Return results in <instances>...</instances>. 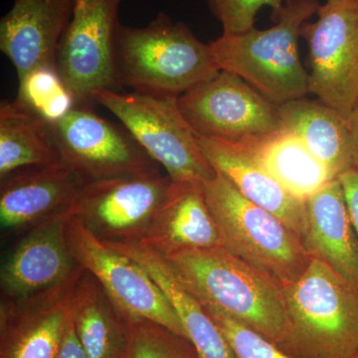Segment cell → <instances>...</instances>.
Listing matches in <instances>:
<instances>
[{
	"label": "cell",
	"instance_id": "1",
	"mask_svg": "<svg viewBox=\"0 0 358 358\" xmlns=\"http://www.w3.org/2000/svg\"><path fill=\"white\" fill-rule=\"evenodd\" d=\"M162 255L204 308L238 320L289 353L291 324L284 286L277 280L223 247Z\"/></svg>",
	"mask_w": 358,
	"mask_h": 358
},
{
	"label": "cell",
	"instance_id": "2",
	"mask_svg": "<svg viewBox=\"0 0 358 358\" xmlns=\"http://www.w3.org/2000/svg\"><path fill=\"white\" fill-rule=\"evenodd\" d=\"M319 0H286L275 24L222 34L210 47L219 70L241 77L275 105L308 95V72L299 52L301 26L317 14Z\"/></svg>",
	"mask_w": 358,
	"mask_h": 358
},
{
	"label": "cell",
	"instance_id": "3",
	"mask_svg": "<svg viewBox=\"0 0 358 358\" xmlns=\"http://www.w3.org/2000/svg\"><path fill=\"white\" fill-rule=\"evenodd\" d=\"M117 71L121 87L179 96L219 68L210 44L200 41L185 23L160 13L145 27L120 25Z\"/></svg>",
	"mask_w": 358,
	"mask_h": 358
},
{
	"label": "cell",
	"instance_id": "4",
	"mask_svg": "<svg viewBox=\"0 0 358 358\" xmlns=\"http://www.w3.org/2000/svg\"><path fill=\"white\" fill-rule=\"evenodd\" d=\"M221 247L287 287L312 257L300 237L274 214L244 197L220 174L201 185Z\"/></svg>",
	"mask_w": 358,
	"mask_h": 358
},
{
	"label": "cell",
	"instance_id": "5",
	"mask_svg": "<svg viewBox=\"0 0 358 358\" xmlns=\"http://www.w3.org/2000/svg\"><path fill=\"white\" fill-rule=\"evenodd\" d=\"M284 292L292 355L352 358L358 355V291L331 266L312 258L307 270L284 287Z\"/></svg>",
	"mask_w": 358,
	"mask_h": 358
},
{
	"label": "cell",
	"instance_id": "6",
	"mask_svg": "<svg viewBox=\"0 0 358 358\" xmlns=\"http://www.w3.org/2000/svg\"><path fill=\"white\" fill-rule=\"evenodd\" d=\"M95 103L121 121L134 140L173 181L203 185L216 171L178 107V96L102 90Z\"/></svg>",
	"mask_w": 358,
	"mask_h": 358
},
{
	"label": "cell",
	"instance_id": "7",
	"mask_svg": "<svg viewBox=\"0 0 358 358\" xmlns=\"http://www.w3.org/2000/svg\"><path fill=\"white\" fill-rule=\"evenodd\" d=\"M178 107L195 134L204 138L253 147L282 131L278 106L225 70L181 94Z\"/></svg>",
	"mask_w": 358,
	"mask_h": 358
},
{
	"label": "cell",
	"instance_id": "8",
	"mask_svg": "<svg viewBox=\"0 0 358 358\" xmlns=\"http://www.w3.org/2000/svg\"><path fill=\"white\" fill-rule=\"evenodd\" d=\"M124 0H74L59 45L57 72L77 105L95 103L102 90L120 92L117 71L119 10Z\"/></svg>",
	"mask_w": 358,
	"mask_h": 358
},
{
	"label": "cell",
	"instance_id": "9",
	"mask_svg": "<svg viewBox=\"0 0 358 358\" xmlns=\"http://www.w3.org/2000/svg\"><path fill=\"white\" fill-rule=\"evenodd\" d=\"M301 26L308 44V94L350 117L358 103V0H327Z\"/></svg>",
	"mask_w": 358,
	"mask_h": 358
},
{
	"label": "cell",
	"instance_id": "10",
	"mask_svg": "<svg viewBox=\"0 0 358 358\" xmlns=\"http://www.w3.org/2000/svg\"><path fill=\"white\" fill-rule=\"evenodd\" d=\"M66 235L78 265L100 282L127 319L152 320L187 338L166 294L145 268L94 236L73 214L68 218Z\"/></svg>",
	"mask_w": 358,
	"mask_h": 358
},
{
	"label": "cell",
	"instance_id": "11",
	"mask_svg": "<svg viewBox=\"0 0 358 358\" xmlns=\"http://www.w3.org/2000/svg\"><path fill=\"white\" fill-rule=\"evenodd\" d=\"M61 160L85 183L159 171L124 126L76 105L52 124Z\"/></svg>",
	"mask_w": 358,
	"mask_h": 358
},
{
	"label": "cell",
	"instance_id": "12",
	"mask_svg": "<svg viewBox=\"0 0 358 358\" xmlns=\"http://www.w3.org/2000/svg\"><path fill=\"white\" fill-rule=\"evenodd\" d=\"M171 181L157 171L87 182L71 213L101 241H141L155 222Z\"/></svg>",
	"mask_w": 358,
	"mask_h": 358
},
{
	"label": "cell",
	"instance_id": "13",
	"mask_svg": "<svg viewBox=\"0 0 358 358\" xmlns=\"http://www.w3.org/2000/svg\"><path fill=\"white\" fill-rule=\"evenodd\" d=\"M84 268L64 281L20 299L2 298L0 358H56L72 320L73 298Z\"/></svg>",
	"mask_w": 358,
	"mask_h": 358
},
{
	"label": "cell",
	"instance_id": "14",
	"mask_svg": "<svg viewBox=\"0 0 358 358\" xmlns=\"http://www.w3.org/2000/svg\"><path fill=\"white\" fill-rule=\"evenodd\" d=\"M74 0H14L0 20V50L18 81L42 68L57 70L61 38L72 17Z\"/></svg>",
	"mask_w": 358,
	"mask_h": 358
},
{
	"label": "cell",
	"instance_id": "15",
	"mask_svg": "<svg viewBox=\"0 0 358 358\" xmlns=\"http://www.w3.org/2000/svg\"><path fill=\"white\" fill-rule=\"evenodd\" d=\"M0 181V222L3 230L32 228L71 212L85 185L62 160L20 169Z\"/></svg>",
	"mask_w": 358,
	"mask_h": 358
},
{
	"label": "cell",
	"instance_id": "16",
	"mask_svg": "<svg viewBox=\"0 0 358 358\" xmlns=\"http://www.w3.org/2000/svg\"><path fill=\"white\" fill-rule=\"evenodd\" d=\"M202 154L216 173L246 197L282 220L303 242L307 232L306 201L291 194L266 169L254 148L196 136Z\"/></svg>",
	"mask_w": 358,
	"mask_h": 358
},
{
	"label": "cell",
	"instance_id": "17",
	"mask_svg": "<svg viewBox=\"0 0 358 358\" xmlns=\"http://www.w3.org/2000/svg\"><path fill=\"white\" fill-rule=\"evenodd\" d=\"M71 214L47 219L22 238L2 265V298H24L50 289L79 267L66 235Z\"/></svg>",
	"mask_w": 358,
	"mask_h": 358
},
{
	"label": "cell",
	"instance_id": "18",
	"mask_svg": "<svg viewBox=\"0 0 358 358\" xmlns=\"http://www.w3.org/2000/svg\"><path fill=\"white\" fill-rule=\"evenodd\" d=\"M307 232L303 244L358 291V239L338 178L306 200Z\"/></svg>",
	"mask_w": 358,
	"mask_h": 358
},
{
	"label": "cell",
	"instance_id": "19",
	"mask_svg": "<svg viewBox=\"0 0 358 358\" xmlns=\"http://www.w3.org/2000/svg\"><path fill=\"white\" fill-rule=\"evenodd\" d=\"M147 271L166 294L199 358H234L230 346L203 305L181 284L166 259L141 241L105 242Z\"/></svg>",
	"mask_w": 358,
	"mask_h": 358
},
{
	"label": "cell",
	"instance_id": "20",
	"mask_svg": "<svg viewBox=\"0 0 358 358\" xmlns=\"http://www.w3.org/2000/svg\"><path fill=\"white\" fill-rule=\"evenodd\" d=\"M201 185L171 181L155 222L141 241L162 254L221 247L217 225L205 201Z\"/></svg>",
	"mask_w": 358,
	"mask_h": 358
},
{
	"label": "cell",
	"instance_id": "21",
	"mask_svg": "<svg viewBox=\"0 0 358 358\" xmlns=\"http://www.w3.org/2000/svg\"><path fill=\"white\" fill-rule=\"evenodd\" d=\"M282 129L303 145L338 178L353 169L350 122L338 110L307 96L278 106Z\"/></svg>",
	"mask_w": 358,
	"mask_h": 358
},
{
	"label": "cell",
	"instance_id": "22",
	"mask_svg": "<svg viewBox=\"0 0 358 358\" xmlns=\"http://www.w3.org/2000/svg\"><path fill=\"white\" fill-rule=\"evenodd\" d=\"M72 320L87 357L124 358L129 320L85 270L73 298Z\"/></svg>",
	"mask_w": 358,
	"mask_h": 358
},
{
	"label": "cell",
	"instance_id": "23",
	"mask_svg": "<svg viewBox=\"0 0 358 358\" xmlns=\"http://www.w3.org/2000/svg\"><path fill=\"white\" fill-rule=\"evenodd\" d=\"M61 162L51 122L14 101L0 103V179L26 167Z\"/></svg>",
	"mask_w": 358,
	"mask_h": 358
},
{
	"label": "cell",
	"instance_id": "24",
	"mask_svg": "<svg viewBox=\"0 0 358 358\" xmlns=\"http://www.w3.org/2000/svg\"><path fill=\"white\" fill-rule=\"evenodd\" d=\"M252 148L270 173L303 201L336 179L298 136L285 129Z\"/></svg>",
	"mask_w": 358,
	"mask_h": 358
},
{
	"label": "cell",
	"instance_id": "25",
	"mask_svg": "<svg viewBox=\"0 0 358 358\" xmlns=\"http://www.w3.org/2000/svg\"><path fill=\"white\" fill-rule=\"evenodd\" d=\"M18 83L16 99L51 124L59 121L77 105L56 69L33 71Z\"/></svg>",
	"mask_w": 358,
	"mask_h": 358
},
{
	"label": "cell",
	"instance_id": "26",
	"mask_svg": "<svg viewBox=\"0 0 358 358\" xmlns=\"http://www.w3.org/2000/svg\"><path fill=\"white\" fill-rule=\"evenodd\" d=\"M124 358H199L187 338L152 320H129Z\"/></svg>",
	"mask_w": 358,
	"mask_h": 358
},
{
	"label": "cell",
	"instance_id": "27",
	"mask_svg": "<svg viewBox=\"0 0 358 358\" xmlns=\"http://www.w3.org/2000/svg\"><path fill=\"white\" fill-rule=\"evenodd\" d=\"M230 346L234 358H300L289 355L267 338L217 310L206 308Z\"/></svg>",
	"mask_w": 358,
	"mask_h": 358
},
{
	"label": "cell",
	"instance_id": "28",
	"mask_svg": "<svg viewBox=\"0 0 358 358\" xmlns=\"http://www.w3.org/2000/svg\"><path fill=\"white\" fill-rule=\"evenodd\" d=\"M208 4L224 34H239L255 27L257 14L265 6L272 8L275 21L285 6L284 0H208Z\"/></svg>",
	"mask_w": 358,
	"mask_h": 358
},
{
	"label": "cell",
	"instance_id": "29",
	"mask_svg": "<svg viewBox=\"0 0 358 358\" xmlns=\"http://www.w3.org/2000/svg\"><path fill=\"white\" fill-rule=\"evenodd\" d=\"M350 211V219L358 239V171L348 169L338 178Z\"/></svg>",
	"mask_w": 358,
	"mask_h": 358
},
{
	"label": "cell",
	"instance_id": "30",
	"mask_svg": "<svg viewBox=\"0 0 358 358\" xmlns=\"http://www.w3.org/2000/svg\"><path fill=\"white\" fill-rule=\"evenodd\" d=\"M56 358H88L75 331L73 320L66 331L62 345Z\"/></svg>",
	"mask_w": 358,
	"mask_h": 358
},
{
	"label": "cell",
	"instance_id": "31",
	"mask_svg": "<svg viewBox=\"0 0 358 358\" xmlns=\"http://www.w3.org/2000/svg\"><path fill=\"white\" fill-rule=\"evenodd\" d=\"M352 134L353 169L358 171V103L348 117Z\"/></svg>",
	"mask_w": 358,
	"mask_h": 358
},
{
	"label": "cell",
	"instance_id": "32",
	"mask_svg": "<svg viewBox=\"0 0 358 358\" xmlns=\"http://www.w3.org/2000/svg\"><path fill=\"white\" fill-rule=\"evenodd\" d=\"M352 358H358V355H355V357H352Z\"/></svg>",
	"mask_w": 358,
	"mask_h": 358
}]
</instances>
